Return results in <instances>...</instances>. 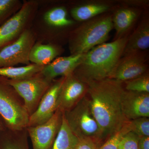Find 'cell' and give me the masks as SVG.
Returning a JSON list of instances; mask_svg holds the SVG:
<instances>
[{
	"instance_id": "obj_16",
	"label": "cell",
	"mask_w": 149,
	"mask_h": 149,
	"mask_svg": "<svg viewBox=\"0 0 149 149\" xmlns=\"http://www.w3.org/2000/svg\"><path fill=\"white\" fill-rule=\"evenodd\" d=\"M27 128L0 131V149H29Z\"/></svg>"
},
{
	"instance_id": "obj_9",
	"label": "cell",
	"mask_w": 149,
	"mask_h": 149,
	"mask_svg": "<svg viewBox=\"0 0 149 149\" xmlns=\"http://www.w3.org/2000/svg\"><path fill=\"white\" fill-rule=\"evenodd\" d=\"M88 85L73 74L65 77L59 93L57 109L63 113L75 106L87 95Z\"/></svg>"
},
{
	"instance_id": "obj_30",
	"label": "cell",
	"mask_w": 149,
	"mask_h": 149,
	"mask_svg": "<svg viewBox=\"0 0 149 149\" xmlns=\"http://www.w3.org/2000/svg\"><path fill=\"white\" fill-rule=\"evenodd\" d=\"M5 123L2 118L0 116V131L5 130L6 128Z\"/></svg>"
},
{
	"instance_id": "obj_14",
	"label": "cell",
	"mask_w": 149,
	"mask_h": 149,
	"mask_svg": "<svg viewBox=\"0 0 149 149\" xmlns=\"http://www.w3.org/2000/svg\"><path fill=\"white\" fill-rule=\"evenodd\" d=\"M29 3H25L14 16L0 26V49L21 35L32 10Z\"/></svg>"
},
{
	"instance_id": "obj_25",
	"label": "cell",
	"mask_w": 149,
	"mask_h": 149,
	"mask_svg": "<svg viewBox=\"0 0 149 149\" xmlns=\"http://www.w3.org/2000/svg\"><path fill=\"white\" fill-rule=\"evenodd\" d=\"M131 131L140 138L149 137V118L141 117L129 120Z\"/></svg>"
},
{
	"instance_id": "obj_2",
	"label": "cell",
	"mask_w": 149,
	"mask_h": 149,
	"mask_svg": "<svg viewBox=\"0 0 149 149\" xmlns=\"http://www.w3.org/2000/svg\"><path fill=\"white\" fill-rule=\"evenodd\" d=\"M128 38L104 43L84 54L73 74L86 84L110 78L122 56Z\"/></svg>"
},
{
	"instance_id": "obj_27",
	"label": "cell",
	"mask_w": 149,
	"mask_h": 149,
	"mask_svg": "<svg viewBox=\"0 0 149 149\" xmlns=\"http://www.w3.org/2000/svg\"><path fill=\"white\" fill-rule=\"evenodd\" d=\"M100 144L93 139H80L74 149H98L100 146Z\"/></svg>"
},
{
	"instance_id": "obj_13",
	"label": "cell",
	"mask_w": 149,
	"mask_h": 149,
	"mask_svg": "<svg viewBox=\"0 0 149 149\" xmlns=\"http://www.w3.org/2000/svg\"><path fill=\"white\" fill-rule=\"evenodd\" d=\"M83 56L84 54H77L58 58L44 66L40 74L50 83L56 77L69 76L80 64Z\"/></svg>"
},
{
	"instance_id": "obj_1",
	"label": "cell",
	"mask_w": 149,
	"mask_h": 149,
	"mask_svg": "<svg viewBox=\"0 0 149 149\" xmlns=\"http://www.w3.org/2000/svg\"><path fill=\"white\" fill-rule=\"evenodd\" d=\"M88 97L93 115L105 139L120 130L128 120L121 108L125 90L122 83L107 78L88 83Z\"/></svg>"
},
{
	"instance_id": "obj_17",
	"label": "cell",
	"mask_w": 149,
	"mask_h": 149,
	"mask_svg": "<svg viewBox=\"0 0 149 149\" xmlns=\"http://www.w3.org/2000/svg\"><path fill=\"white\" fill-rule=\"evenodd\" d=\"M57 48L50 45H33L29 54V61L37 65L45 66L54 60L58 55Z\"/></svg>"
},
{
	"instance_id": "obj_23",
	"label": "cell",
	"mask_w": 149,
	"mask_h": 149,
	"mask_svg": "<svg viewBox=\"0 0 149 149\" xmlns=\"http://www.w3.org/2000/svg\"><path fill=\"white\" fill-rule=\"evenodd\" d=\"M131 131L129 121L126 123L120 130L108 138L107 140L98 149H118L121 140L127 133Z\"/></svg>"
},
{
	"instance_id": "obj_21",
	"label": "cell",
	"mask_w": 149,
	"mask_h": 149,
	"mask_svg": "<svg viewBox=\"0 0 149 149\" xmlns=\"http://www.w3.org/2000/svg\"><path fill=\"white\" fill-rule=\"evenodd\" d=\"M137 17L136 12L131 9L123 8L118 10L112 18L113 26L117 35L120 36L126 32Z\"/></svg>"
},
{
	"instance_id": "obj_15",
	"label": "cell",
	"mask_w": 149,
	"mask_h": 149,
	"mask_svg": "<svg viewBox=\"0 0 149 149\" xmlns=\"http://www.w3.org/2000/svg\"><path fill=\"white\" fill-rule=\"evenodd\" d=\"M149 47V22L148 19L143 20L136 28L128 41L122 56L141 52Z\"/></svg>"
},
{
	"instance_id": "obj_20",
	"label": "cell",
	"mask_w": 149,
	"mask_h": 149,
	"mask_svg": "<svg viewBox=\"0 0 149 149\" xmlns=\"http://www.w3.org/2000/svg\"><path fill=\"white\" fill-rule=\"evenodd\" d=\"M109 9L107 5L102 4H89L79 6L72 9L71 15L77 21H87L104 13Z\"/></svg>"
},
{
	"instance_id": "obj_26",
	"label": "cell",
	"mask_w": 149,
	"mask_h": 149,
	"mask_svg": "<svg viewBox=\"0 0 149 149\" xmlns=\"http://www.w3.org/2000/svg\"><path fill=\"white\" fill-rule=\"evenodd\" d=\"M140 138L135 133L130 131L123 138L118 149H139Z\"/></svg>"
},
{
	"instance_id": "obj_7",
	"label": "cell",
	"mask_w": 149,
	"mask_h": 149,
	"mask_svg": "<svg viewBox=\"0 0 149 149\" xmlns=\"http://www.w3.org/2000/svg\"><path fill=\"white\" fill-rule=\"evenodd\" d=\"M34 43V37L30 31L26 30L22 32L16 41L1 49L0 68L18 64L28 65L29 53Z\"/></svg>"
},
{
	"instance_id": "obj_28",
	"label": "cell",
	"mask_w": 149,
	"mask_h": 149,
	"mask_svg": "<svg viewBox=\"0 0 149 149\" xmlns=\"http://www.w3.org/2000/svg\"><path fill=\"white\" fill-rule=\"evenodd\" d=\"M15 3L14 0H0V22L6 16Z\"/></svg>"
},
{
	"instance_id": "obj_8",
	"label": "cell",
	"mask_w": 149,
	"mask_h": 149,
	"mask_svg": "<svg viewBox=\"0 0 149 149\" xmlns=\"http://www.w3.org/2000/svg\"><path fill=\"white\" fill-rule=\"evenodd\" d=\"M63 113L57 109L47 121L35 126L27 127L32 149H52L61 126Z\"/></svg>"
},
{
	"instance_id": "obj_18",
	"label": "cell",
	"mask_w": 149,
	"mask_h": 149,
	"mask_svg": "<svg viewBox=\"0 0 149 149\" xmlns=\"http://www.w3.org/2000/svg\"><path fill=\"white\" fill-rule=\"evenodd\" d=\"M44 67L33 64L18 67L0 68V76L10 80H24L39 74Z\"/></svg>"
},
{
	"instance_id": "obj_4",
	"label": "cell",
	"mask_w": 149,
	"mask_h": 149,
	"mask_svg": "<svg viewBox=\"0 0 149 149\" xmlns=\"http://www.w3.org/2000/svg\"><path fill=\"white\" fill-rule=\"evenodd\" d=\"M0 116L6 127L13 130L27 128L29 116L23 100L8 82L0 76Z\"/></svg>"
},
{
	"instance_id": "obj_6",
	"label": "cell",
	"mask_w": 149,
	"mask_h": 149,
	"mask_svg": "<svg viewBox=\"0 0 149 149\" xmlns=\"http://www.w3.org/2000/svg\"><path fill=\"white\" fill-rule=\"evenodd\" d=\"M8 82L23 100L29 116L37 109L42 98L52 83L40 73L24 80L8 79Z\"/></svg>"
},
{
	"instance_id": "obj_5",
	"label": "cell",
	"mask_w": 149,
	"mask_h": 149,
	"mask_svg": "<svg viewBox=\"0 0 149 149\" xmlns=\"http://www.w3.org/2000/svg\"><path fill=\"white\" fill-rule=\"evenodd\" d=\"M63 113L70 128L78 139H93L100 143L105 139L86 95L72 109Z\"/></svg>"
},
{
	"instance_id": "obj_22",
	"label": "cell",
	"mask_w": 149,
	"mask_h": 149,
	"mask_svg": "<svg viewBox=\"0 0 149 149\" xmlns=\"http://www.w3.org/2000/svg\"><path fill=\"white\" fill-rule=\"evenodd\" d=\"M44 19L50 26L56 27H66L72 25L73 20L67 17V11L63 7L55 8L45 14Z\"/></svg>"
},
{
	"instance_id": "obj_29",
	"label": "cell",
	"mask_w": 149,
	"mask_h": 149,
	"mask_svg": "<svg viewBox=\"0 0 149 149\" xmlns=\"http://www.w3.org/2000/svg\"><path fill=\"white\" fill-rule=\"evenodd\" d=\"M139 149H149V137H143L140 138Z\"/></svg>"
},
{
	"instance_id": "obj_11",
	"label": "cell",
	"mask_w": 149,
	"mask_h": 149,
	"mask_svg": "<svg viewBox=\"0 0 149 149\" xmlns=\"http://www.w3.org/2000/svg\"><path fill=\"white\" fill-rule=\"evenodd\" d=\"M146 62L141 52L124 56L120 59L110 78L122 83L143 75L148 69Z\"/></svg>"
},
{
	"instance_id": "obj_10",
	"label": "cell",
	"mask_w": 149,
	"mask_h": 149,
	"mask_svg": "<svg viewBox=\"0 0 149 149\" xmlns=\"http://www.w3.org/2000/svg\"><path fill=\"white\" fill-rule=\"evenodd\" d=\"M63 78L52 81L37 109L29 116L27 127L41 125L52 117L57 110L58 98Z\"/></svg>"
},
{
	"instance_id": "obj_3",
	"label": "cell",
	"mask_w": 149,
	"mask_h": 149,
	"mask_svg": "<svg viewBox=\"0 0 149 149\" xmlns=\"http://www.w3.org/2000/svg\"><path fill=\"white\" fill-rule=\"evenodd\" d=\"M113 27L112 17L108 15L85 21L72 35L70 42L71 54H85L96 46L105 43Z\"/></svg>"
},
{
	"instance_id": "obj_24",
	"label": "cell",
	"mask_w": 149,
	"mask_h": 149,
	"mask_svg": "<svg viewBox=\"0 0 149 149\" xmlns=\"http://www.w3.org/2000/svg\"><path fill=\"white\" fill-rule=\"evenodd\" d=\"M126 91L149 93V75L146 73L132 80L125 82Z\"/></svg>"
},
{
	"instance_id": "obj_12",
	"label": "cell",
	"mask_w": 149,
	"mask_h": 149,
	"mask_svg": "<svg viewBox=\"0 0 149 149\" xmlns=\"http://www.w3.org/2000/svg\"><path fill=\"white\" fill-rule=\"evenodd\" d=\"M123 115L128 121L149 117V93L125 91L121 101Z\"/></svg>"
},
{
	"instance_id": "obj_19",
	"label": "cell",
	"mask_w": 149,
	"mask_h": 149,
	"mask_svg": "<svg viewBox=\"0 0 149 149\" xmlns=\"http://www.w3.org/2000/svg\"><path fill=\"white\" fill-rule=\"evenodd\" d=\"M79 139L70 129L64 117L52 149H74Z\"/></svg>"
}]
</instances>
